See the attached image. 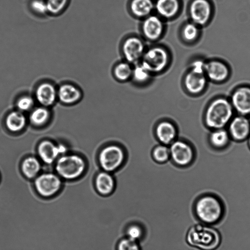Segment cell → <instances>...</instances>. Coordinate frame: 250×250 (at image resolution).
Segmentation results:
<instances>
[{"label":"cell","mask_w":250,"mask_h":250,"mask_svg":"<svg viewBox=\"0 0 250 250\" xmlns=\"http://www.w3.org/2000/svg\"><path fill=\"white\" fill-rule=\"evenodd\" d=\"M189 237L190 243L202 250H214L221 242L219 232L208 226L194 227L190 231Z\"/></svg>","instance_id":"obj_3"},{"label":"cell","mask_w":250,"mask_h":250,"mask_svg":"<svg viewBox=\"0 0 250 250\" xmlns=\"http://www.w3.org/2000/svg\"><path fill=\"white\" fill-rule=\"evenodd\" d=\"M152 156L154 160L158 163L167 162L170 158L169 146L162 144L155 146L152 150Z\"/></svg>","instance_id":"obj_29"},{"label":"cell","mask_w":250,"mask_h":250,"mask_svg":"<svg viewBox=\"0 0 250 250\" xmlns=\"http://www.w3.org/2000/svg\"><path fill=\"white\" fill-rule=\"evenodd\" d=\"M30 7L34 12L38 14L44 15L48 13L46 1L43 0H33Z\"/></svg>","instance_id":"obj_35"},{"label":"cell","mask_w":250,"mask_h":250,"mask_svg":"<svg viewBox=\"0 0 250 250\" xmlns=\"http://www.w3.org/2000/svg\"><path fill=\"white\" fill-rule=\"evenodd\" d=\"M169 61L170 56L167 49L156 45L146 49L140 62L153 75L165 70Z\"/></svg>","instance_id":"obj_4"},{"label":"cell","mask_w":250,"mask_h":250,"mask_svg":"<svg viewBox=\"0 0 250 250\" xmlns=\"http://www.w3.org/2000/svg\"><path fill=\"white\" fill-rule=\"evenodd\" d=\"M191 21L199 26L205 25L211 14V5L208 0H191L188 6Z\"/></svg>","instance_id":"obj_12"},{"label":"cell","mask_w":250,"mask_h":250,"mask_svg":"<svg viewBox=\"0 0 250 250\" xmlns=\"http://www.w3.org/2000/svg\"><path fill=\"white\" fill-rule=\"evenodd\" d=\"M229 101L237 114L250 116V87L243 86L236 89Z\"/></svg>","instance_id":"obj_14"},{"label":"cell","mask_w":250,"mask_h":250,"mask_svg":"<svg viewBox=\"0 0 250 250\" xmlns=\"http://www.w3.org/2000/svg\"><path fill=\"white\" fill-rule=\"evenodd\" d=\"M26 119L20 111H13L7 116L6 125L8 129L12 132L21 130L25 125Z\"/></svg>","instance_id":"obj_24"},{"label":"cell","mask_w":250,"mask_h":250,"mask_svg":"<svg viewBox=\"0 0 250 250\" xmlns=\"http://www.w3.org/2000/svg\"><path fill=\"white\" fill-rule=\"evenodd\" d=\"M152 75L140 62L136 64L133 67L131 79L136 83H146Z\"/></svg>","instance_id":"obj_27"},{"label":"cell","mask_w":250,"mask_h":250,"mask_svg":"<svg viewBox=\"0 0 250 250\" xmlns=\"http://www.w3.org/2000/svg\"><path fill=\"white\" fill-rule=\"evenodd\" d=\"M165 29L162 19L157 15H150L144 18L141 24V30L144 37L150 41H155L162 37Z\"/></svg>","instance_id":"obj_13"},{"label":"cell","mask_w":250,"mask_h":250,"mask_svg":"<svg viewBox=\"0 0 250 250\" xmlns=\"http://www.w3.org/2000/svg\"><path fill=\"white\" fill-rule=\"evenodd\" d=\"M41 165L36 158L29 157L24 159L21 165V169L24 175L28 178L35 177L39 172Z\"/></svg>","instance_id":"obj_26"},{"label":"cell","mask_w":250,"mask_h":250,"mask_svg":"<svg viewBox=\"0 0 250 250\" xmlns=\"http://www.w3.org/2000/svg\"><path fill=\"white\" fill-rule=\"evenodd\" d=\"M155 133L158 141L163 145L168 146L177 139V128L172 122L168 120L158 123Z\"/></svg>","instance_id":"obj_16"},{"label":"cell","mask_w":250,"mask_h":250,"mask_svg":"<svg viewBox=\"0 0 250 250\" xmlns=\"http://www.w3.org/2000/svg\"><path fill=\"white\" fill-rule=\"evenodd\" d=\"M234 113L229 100L224 97L215 98L205 108L204 123L211 130L227 128Z\"/></svg>","instance_id":"obj_1"},{"label":"cell","mask_w":250,"mask_h":250,"mask_svg":"<svg viewBox=\"0 0 250 250\" xmlns=\"http://www.w3.org/2000/svg\"><path fill=\"white\" fill-rule=\"evenodd\" d=\"M57 97L65 104H71L78 101L81 97L80 90L70 83L61 85L57 90Z\"/></svg>","instance_id":"obj_23"},{"label":"cell","mask_w":250,"mask_h":250,"mask_svg":"<svg viewBox=\"0 0 250 250\" xmlns=\"http://www.w3.org/2000/svg\"><path fill=\"white\" fill-rule=\"evenodd\" d=\"M45 1L48 13L57 15L65 8L68 0H46Z\"/></svg>","instance_id":"obj_31"},{"label":"cell","mask_w":250,"mask_h":250,"mask_svg":"<svg viewBox=\"0 0 250 250\" xmlns=\"http://www.w3.org/2000/svg\"><path fill=\"white\" fill-rule=\"evenodd\" d=\"M66 150L64 146H56L49 141L42 142L38 147L39 156L46 164L53 163L59 155L64 153Z\"/></svg>","instance_id":"obj_17"},{"label":"cell","mask_w":250,"mask_h":250,"mask_svg":"<svg viewBox=\"0 0 250 250\" xmlns=\"http://www.w3.org/2000/svg\"><path fill=\"white\" fill-rule=\"evenodd\" d=\"M49 113L44 107H38L34 109L31 113L30 119L31 122L35 125H42L48 120Z\"/></svg>","instance_id":"obj_30"},{"label":"cell","mask_w":250,"mask_h":250,"mask_svg":"<svg viewBox=\"0 0 250 250\" xmlns=\"http://www.w3.org/2000/svg\"><path fill=\"white\" fill-rule=\"evenodd\" d=\"M227 129L231 140L237 142L244 141L250 135V118L239 114L234 115Z\"/></svg>","instance_id":"obj_11"},{"label":"cell","mask_w":250,"mask_h":250,"mask_svg":"<svg viewBox=\"0 0 250 250\" xmlns=\"http://www.w3.org/2000/svg\"><path fill=\"white\" fill-rule=\"evenodd\" d=\"M35 95L41 104L48 106L54 103L57 97V90L52 83L44 82L38 86Z\"/></svg>","instance_id":"obj_19"},{"label":"cell","mask_w":250,"mask_h":250,"mask_svg":"<svg viewBox=\"0 0 250 250\" xmlns=\"http://www.w3.org/2000/svg\"><path fill=\"white\" fill-rule=\"evenodd\" d=\"M146 50L143 40L138 36L125 38L121 46V51L125 61L132 63L139 62Z\"/></svg>","instance_id":"obj_9"},{"label":"cell","mask_w":250,"mask_h":250,"mask_svg":"<svg viewBox=\"0 0 250 250\" xmlns=\"http://www.w3.org/2000/svg\"><path fill=\"white\" fill-rule=\"evenodd\" d=\"M208 138L211 147L219 150L227 147L231 141L227 128L210 130Z\"/></svg>","instance_id":"obj_22"},{"label":"cell","mask_w":250,"mask_h":250,"mask_svg":"<svg viewBox=\"0 0 250 250\" xmlns=\"http://www.w3.org/2000/svg\"><path fill=\"white\" fill-rule=\"evenodd\" d=\"M204 65L205 63L201 61L194 62L184 77V86L187 91L191 95L201 93L206 86L207 77Z\"/></svg>","instance_id":"obj_6"},{"label":"cell","mask_w":250,"mask_h":250,"mask_svg":"<svg viewBox=\"0 0 250 250\" xmlns=\"http://www.w3.org/2000/svg\"><path fill=\"white\" fill-rule=\"evenodd\" d=\"M126 234L127 238L137 241L142 237L143 231L142 228L139 225L132 224L127 227Z\"/></svg>","instance_id":"obj_32"},{"label":"cell","mask_w":250,"mask_h":250,"mask_svg":"<svg viewBox=\"0 0 250 250\" xmlns=\"http://www.w3.org/2000/svg\"><path fill=\"white\" fill-rule=\"evenodd\" d=\"M199 32V26L190 21L183 26L181 36L184 41L192 42L197 39Z\"/></svg>","instance_id":"obj_28"},{"label":"cell","mask_w":250,"mask_h":250,"mask_svg":"<svg viewBox=\"0 0 250 250\" xmlns=\"http://www.w3.org/2000/svg\"><path fill=\"white\" fill-rule=\"evenodd\" d=\"M181 8V0H154V10L162 19L174 18Z\"/></svg>","instance_id":"obj_15"},{"label":"cell","mask_w":250,"mask_h":250,"mask_svg":"<svg viewBox=\"0 0 250 250\" xmlns=\"http://www.w3.org/2000/svg\"><path fill=\"white\" fill-rule=\"evenodd\" d=\"M115 182L112 173L103 171L99 172L95 180L96 191L101 195H110L114 191Z\"/></svg>","instance_id":"obj_20"},{"label":"cell","mask_w":250,"mask_h":250,"mask_svg":"<svg viewBox=\"0 0 250 250\" xmlns=\"http://www.w3.org/2000/svg\"><path fill=\"white\" fill-rule=\"evenodd\" d=\"M128 8L135 17L144 19L151 15L154 10V0H130Z\"/></svg>","instance_id":"obj_21"},{"label":"cell","mask_w":250,"mask_h":250,"mask_svg":"<svg viewBox=\"0 0 250 250\" xmlns=\"http://www.w3.org/2000/svg\"><path fill=\"white\" fill-rule=\"evenodd\" d=\"M34 105V100L29 96H24L20 98L17 102V106L19 110L22 111H27L31 109Z\"/></svg>","instance_id":"obj_34"},{"label":"cell","mask_w":250,"mask_h":250,"mask_svg":"<svg viewBox=\"0 0 250 250\" xmlns=\"http://www.w3.org/2000/svg\"><path fill=\"white\" fill-rule=\"evenodd\" d=\"M132 71L131 63L125 61L117 63L113 69L114 77L117 81L122 82L131 79Z\"/></svg>","instance_id":"obj_25"},{"label":"cell","mask_w":250,"mask_h":250,"mask_svg":"<svg viewBox=\"0 0 250 250\" xmlns=\"http://www.w3.org/2000/svg\"><path fill=\"white\" fill-rule=\"evenodd\" d=\"M125 153L124 148L116 144H110L100 151L98 161L104 171L110 173L116 171L124 163Z\"/></svg>","instance_id":"obj_5"},{"label":"cell","mask_w":250,"mask_h":250,"mask_svg":"<svg viewBox=\"0 0 250 250\" xmlns=\"http://www.w3.org/2000/svg\"><path fill=\"white\" fill-rule=\"evenodd\" d=\"M170 158L177 165L185 167L193 161L194 150L192 146L188 142L176 139L169 146Z\"/></svg>","instance_id":"obj_8"},{"label":"cell","mask_w":250,"mask_h":250,"mask_svg":"<svg viewBox=\"0 0 250 250\" xmlns=\"http://www.w3.org/2000/svg\"><path fill=\"white\" fill-rule=\"evenodd\" d=\"M204 69L206 77L215 82L223 81L229 75L227 66L218 61H211L205 63Z\"/></svg>","instance_id":"obj_18"},{"label":"cell","mask_w":250,"mask_h":250,"mask_svg":"<svg viewBox=\"0 0 250 250\" xmlns=\"http://www.w3.org/2000/svg\"><path fill=\"white\" fill-rule=\"evenodd\" d=\"M85 162L83 159L76 155L62 156L57 161L56 169L62 178L73 179L79 177L84 171Z\"/></svg>","instance_id":"obj_7"},{"label":"cell","mask_w":250,"mask_h":250,"mask_svg":"<svg viewBox=\"0 0 250 250\" xmlns=\"http://www.w3.org/2000/svg\"><path fill=\"white\" fill-rule=\"evenodd\" d=\"M248 146L250 148V135L247 139Z\"/></svg>","instance_id":"obj_36"},{"label":"cell","mask_w":250,"mask_h":250,"mask_svg":"<svg viewBox=\"0 0 250 250\" xmlns=\"http://www.w3.org/2000/svg\"><path fill=\"white\" fill-rule=\"evenodd\" d=\"M195 212L202 222L207 224H213L221 219L224 208L221 200L216 195L205 194L196 201Z\"/></svg>","instance_id":"obj_2"},{"label":"cell","mask_w":250,"mask_h":250,"mask_svg":"<svg viewBox=\"0 0 250 250\" xmlns=\"http://www.w3.org/2000/svg\"><path fill=\"white\" fill-rule=\"evenodd\" d=\"M35 188L38 194L44 198L53 197L61 187V181L56 175L44 173L39 176L35 181Z\"/></svg>","instance_id":"obj_10"},{"label":"cell","mask_w":250,"mask_h":250,"mask_svg":"<svg viewBox=\"0 0 250 250\" xmlns=\"http://www.w3.org/2000/svg\"><path fill=\"white\" fill-rule=\"evenodd\" d=\"M117 250H141V249L137 241L126 237L123 238L119 242Z\"/></svg>","instance_id":"obj_33"}]
</instances>
